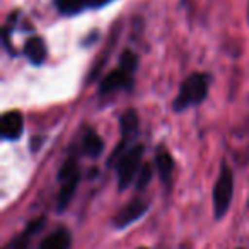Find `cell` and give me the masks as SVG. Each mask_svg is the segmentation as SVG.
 I'll return each instance as SVG.
<instances>
[{"instance_id": "7", "label": "cell", "mask_w": 249, "mask_h": 249, "mask_svg": "<svg viewBox=\"0 0 249 249\" xmlns=\"http://www.w3.org/2000/svg\"><path fill=\"white\" fill-rule=\"evenodd\" d=\"M24 132V118L19 111H7L0 121V135L4 140H18Z\"/></svg>"}, {"instance_id": "10", "label": "cell", "mask_w": 249, "mask_h": 249, "mask_svg": "<svg viewBox=\"0 0 249 249\" xmlns=\"http://www.w3.org/2000/svg\"><path fill=\"white\" fill-rule=\"evenodd\" d=\"M156 167H157V171H159L160 181L169 186V184H171V176H173V171H174V159L171 157L169 150L164 149V147H159V149H157Z\"/></svg>"}, {"instance_id": "6", "label": "cell", "mask_w": 249, "mask_h": 249, "mask_svg": "<svg viewBox=\"0 0 249 249\" xmlns=\"http://www.w3.org/2000/svg\"><path fill=\"white\" fill-rule=\"evenodd\" d=\"M147 212V203L142 200H132L128 205H124L120 212L113 217V225L116 229H123V227H128L132 222L139 220L143 213Z\"/></svg>"}, {"instance_id": "1", "label": "cell", "mask_w": 249, "mask_h": 249, "mask_svg": "<svg viewBox=\"0 0 249 249\" xmlns=\"http://www.w3.org/2000/svg\"><path fill=\"white\" fill-rule=\"evenodd\" d=\"M208 96V77L205 73H191L179 87V94L174 99V111L188 109V107L198 106L203 103L205 97Z\"/></svg>"}, {"instance_id": "2", "label": "cell", "mask_w": 249, "mask_h": 249, "mask_svg": "<svg viewBox=\"0 0 249 249\" xmlns=\"http://www.w3.org/2000/svg\"><path fill=\"white\" fill-rule=\"evenodd\" d=\"M232 195H234V173L225 162L213 186V213L215 218H222L231 207Z\"/></svg>"}, {"instance_id": "3", "label": "cell", "mask_w": 249, "mask_h": 249, "mask_svg": "<svg viewBox=\"0 0 249 249\" xmlns=\"http://www.w3.org/2000/svg\"><path fill=\"white\" fill-rule=\"evenodd\" d=\"M143 156V145H135L130 150L123 154L116 162V176H118V188L120 191L126 190L130 184L133 183L135 176L140 171V164H142Z\"/></svg>"}, {"instance_id": "12", "label": "cell", "mask_w": 249, "mask_h": 249, "mask_svg": "<svg viewBox=\"0 0 249 249\" xmlns=\"http://www.w3.org/2000/svg\"><path fill=\"white\" fill-rule=\"evenodd\" d=\"M104 150V142L94 130H87L82 137V152L87 157H99Z\"/></svg>"}, {"instance_id": "18", "label": "cell", "mask_w": 249, "mask_h": 249, "mask_svg": "<svg viewBox=\"0 0 249 249\" xmlns=\"http://www.w3.org/2000/svg\"><path fill=\"white\" fill-rule=\"evenodd\" d=\"M140 249H147V248H140Z\"/></svg>"}, {"instance_id": "8", "label": "cell", "mask_w": 249, "mask_h": 249, "mask_svg": "<svg viewBox=\"0 0 249 249\" xmlns=\"http://www.w3.org/2000/svg\"><path fill=\"white\" fill-rule=\"evenodd\" d=\"M45 222H46V217H38V218H35V220H31L28 224V227H26L16 239H12L4 249H28L29 242H31V237L35 234H38V232L45 227Z\"/></svg>"}, {"instance_id": "4", "label": "cell", "mask_w": 249, "mask_h": 249, "mask_svg": "<svg viewBox=\"0 0 249 249\" xmlns=\"http://www.w3.org/2000/svg\"><path fill=\"white\" fill-rule=\"evenodd\" d=\"M58 181L62 183L58 191V198H56V210L63 212L67 205L72 201V196L75 193L77 186L80 181V171L77 164H65L60 167L58 171Z\"/></svg>"}, {"instance_id": "9", "label": "cell", "mask_w": 249, "mask_h": 249, "mask_svg": "<svg viewBox=\"0 0 249 249\" xmlns=\"http://www.w3.org/2000/svg\"><path fill=\"white\" fill-rule=\"evenodd\" d=\"M70 244H72L70 232L67 229L60 227L56 231H53L52 234L46 235L38 249H70Z\"/></svg>"}, {"instance_id": "5", "label": "cell", "mask_w": 249, "mask_h": 249, "mask_svg": "<svg viewBox=\"0 0 249 249\" xmlns=\"http://www.w3.org/2000/svg\"><path fill=\"white\" fill-rule=\"evenodd\" d=\"M133 86V77L130 72H126L124 69L118 67L116 70L109 72L106 77L103 79L99 86V94L104 96V94H111V92H116V90L121 89H130Z\"/></svg>"}, {"instance_id": "16", "label": "cell", "mask_w": 249, "mask_h": 249, "mask_svg": "<svg viewBox=\"0 0 249 249\" xmlns=\"http://www.w3.org/2000/svg\"><path fill=\"white\" fill-rule=\"evenodd\" d=\"M137 65H139V58H137V55L133 52H130V50H126V52H123V55H121L120 58V67L121 69H124L126 72L133 73L137 69Z\"/></svg>"}, {"instance_id": "15", "label": "cell", "mask_w": 249, "mask_h": 249, "mask_svg": "<svg viewBox=\"0 0 249 249\" xmlns=\"http://www.w3.org/2000/svg\"><path fill=\"white\" fill-rule=\"evenodd\" d=\"M150 179H152V166L149 162H145L142 164L139 174H137V190L143 191L147 188V184L150 183Z\"/></svg>"}, {"instance_id": "13", "label": "cell", "mask_w": 249, "mask_h": 249, "mask_svg": "<svg viewBox=\"0 0 249 249\" xmlns=\"http://www.w3.org/2000/svg\"><path fill=\"white\" fill-rule=\"evenodd\" d=\"M24 52L28 55L29 62L35 63V65H41L43 62L46 60V45L41 38H31L28 39L24 46Z\"/></svg>"}, {"instance_id": "17", "label": "cell", "mask_w": 249, "mask_h": 249, "mask_svg": "<svg viewBox=\"0 0 249 249\" xmlns=\"http://www.w3.org/2000/svg\"><path fill=\"white\" fill-rule=\"evenodd\" d=\"M109 0H90V5L92 7H99V5H104V4H107Z\"/></svg>"}, {"instance_id": "19", "label": "cell", "mask_w": 249, "mask_h": 249, "mask_svg": "<svg viewBox=\"0 0 249 249\" xmlns=\"http://www.w3.org/2000/svg\"><path fill=\"white\" fill-rule=\"evenodd\" d=\"M237 249H242V248H237Z\"/></svg>"}, {"instance_id": "14", "label": "cell", "mask_w": 249, "mask_h": 249, "mask_svg": "<svg viewBox=\"0 0 249 249\" xmlns=\"http://www.w3.org/2000/svg\"><path fill=\"white\" fill-rule=\"evenodd\" d=\"M90 5V0H56V7L62 14H77Z\"/></svg>"}, {"instance_id": "11", "label": "cell", "mask_w": 249, "mask_h": 249, "mask_svg": "<svg viewBox=\"0 0 249 249\" xmlns=\"http://www.w3.org/2000/svg\"><path fill=\"white\" fill-rule=\"evenodd\" d=\"M139 113L135 109H126L120 116V128H121V139L130 140L139 133Z\"/></svg>"}]
</instances>
